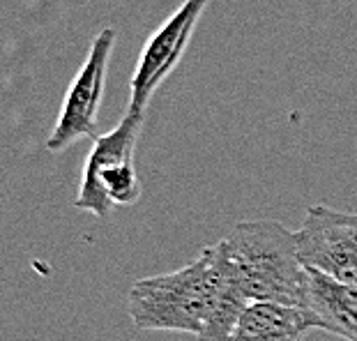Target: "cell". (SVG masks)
I'll return each instance as SVG.
<instances>
[{
    "mask_svg": "<svg viewBox=\"0 0 357 341\" xmlns=\"http://www.w3.org/2000/svg\"><path fill=\"white\" fill-rule=\"evenodd\" d=\"M233 298L245 295L224 272L215 245H210L185 268L134 282L127 293V314L139 330L199 337L217 309Z\"/></svg>",
    "mask_w": 357,
    "mask_h": 341,
    "instance_id": "obj_1",
    "label": "cell"
},
{
    "mask_svg": "<svg viewBox=\"0 0 357 341\" xmlns=\"http://www.w3.org/2000/svg\"><path fill=\"white\" fill-rule=\"evenodd\" d=\"M215 249L224 272L249 302L305 309L309 270L300 259L295 231L275 219H252L235 224Z\"/></svg>",
    "mask_w": 357,
    "mask_h": 341,
    "instance_id": "obj_2",
    "label": "cell"
},
{
    "mask_svg": "<svg viewBox=\"0 0 357 341\" xmlns=\"http://www.w3.org/2000/svg\"><path fill=\"white\" fill-rule=\"evenodd\" d=\"M116 30L104 28L90 44L86 63L72 79L65 93L63 109L58 113L56 127L47 139L49 153H63L81 139H97V111H100L106 72H109L111 53L116 49Z\"/></svg>",
    "mask_w": 357,
    "mask_h": 341,
    "instance_id": "obj_3",
    "label": "cell"
},
{
    "mask_svg": "<svg viewBox=\"0 0 357 341\" xmlns=\"http://www.w3.org/2000/svg\"><path fill=\"white\" fill-rule=\"evenodd\" d=\"M295 238L307 270L357 286V212L311 206Z\"/></svg>",
    "mask_w": 357,
    "mask_h": 341,
    "instance_id": "obj_4",
    "label": "cell"
},
{
    "mask_svg": "<svg viewBox=\"0 0 357 341\" xmlns=\"http://www.w3.org/2000/svg\"><path fill=\"white\" fill-rule=\"evenodd\" d=\"M205 7H208V0H185L148 37L146 47H143L139 56V63H136V70L132 74V83H129L132 97H129L127 109L146 111L155 90L169 79V74L178 67L180 58L185 56L189 40H192L196 24H199Z\"/></svg>",
    "mask_w": 357,
    "mask_h": 341,
    "instance_id": "obj_5",
    "label": "cell"
},
{
    "mask_svg": "<svg viewBox=\"0 0 357 341\" xmlns=\"http://www.w3.org/2000/svg\"><path fill=\"white\" fill-rule=\"evenodd\" d=\"M305 309L314 316L316 330L346 341H357V286L341 284L309 270Z\"/></svg>",
    "mask_w": 357,
    "mask_h": 341,
    "instance_id": "obj_6",
    "label": "cell"
},
{
    "mask_svg": "<svg viewBox=\"0 0 357 341\" xmlns=\"http://www.w3.org/2000/svg\"><path fill=\"white\" fill-rule=\"evenodd\" d=\"M314 330L316 321L307 309L252 302L240 316L229 341H305Z\"/></svg>",
    "mask_w": 357,
    "mask_h": 341,
    "instance_id": "obj_7",
    "label": "cell"
}]
</instances>
